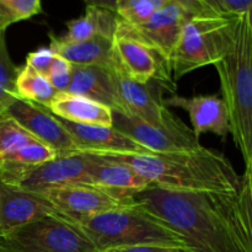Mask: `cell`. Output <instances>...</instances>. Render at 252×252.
I'll use <instances>...</instances> for the list:
<instances>
[{
	"label": "cell",
	"mask_w": 252,
	"mask_h": 252,
	"mask_svg": "<svg viewBox=\"0 0 252 252\" xmlns=\"http://www.w3.org/2000/svg\"><path fill=\"white\" fill-rule=\"evenodd\" d=\"M54 116V115H53ZM58 120L62 127L69 133L76 145V152L85 153H120V154H154L140 144L123 134L115 127L78 125L62 118Z\"/></svg>",
	"instance_id": "9a60e30c"
},
{
	"label": "cell",
	"mask_w": 252,
	"mask_h": 252,
	"mask_svg": "<svg viewBox=\"0 0 252 252\" xmlns=\"http://www.w3.org/2000/svg\"><path fill=\"white\" fill-rule=\"evenodd\" d=\"M134 201L177 231L189 252H252V170H245L238 192L150 186Z\"/></svg>",
	"instance_id": "6da1fadb"
},
{
	"label": "cell",
	"mask_w": 252,
	"mask_h": 252,
	"mask_svg": "<svg viewBox=\"0 0 252 252\" xmlns=\"http://www.w3.org/2000/svg\"><path fill=\"white\" fill-rule=\"evenodd\" d=\"M170 0H117L116 15L123 22L138 26L147 22Z\"/></svg>",
	"instance_id": "d4e9b609"
},
{
	"label": "cell",
	"mask_w": 252,
	"mask_h": 252,
	"mask_svg": "<svg viewBox=\"0 0 252 252\" xmlns=\"http://www.w3.org/2000/svg\"><path fill=\"white\" fill-rule=\"evenodd\" d=\"M238 16L206 14L187 21L169 59L172 80L221 61L233 41Z\"/></svg>",
	"instance_id": "5b68a950"
},
{
	"label": "cell",
	"mask_w": 252,
	"mask_h": 252,
	"mask_svg": "<svg viewBox=\"0 0 252 252\" xmlns=\"http://www.w3.org/2000/svg\"><path fill=\"white\" fill-rule=\"evenodd\" d=\"M86 5H94V6L103 7L110 11L116 12V1L117 0H84Z\"/></svg>",
	"instance_id": "1f68e13d"
},
{
	"label": "cell",
	"mask_w": 252,
	"mask_h": 252,
	"mask_svg": "<svg viewBox=\"0 0 252 252\" xmlns=\"http://www.w3.org/2000/svg\"><path fill=\"white\" fill-rule=\"evenodd\" d=\"M41 12V0H0V31Z\"/></svg>",
	"instance_id": "484cf974"
},
{
	"label": "cell",
	"mask_w": 252,
	"mask_h": 252,
	"mask_svg": "<svg viewBox=\"0 0 252 252\" xmlns=\"http://www.w3.org/2000/svg\"><path fill=\"white\" fill-rule=\"evenodd\" d=\"M212 12L201 0H170L147 22L132 26L118 19L116 34L134 38L159 52L169 63L175 44L187 21Z\"/></svg>",
	"instance_id": "52a82bcc"
},
{
	"label": "cell",
	"mask_w": 252,
	"mask_h": 252,
	"mask_svg": "<svg viewBox=\"0 0 252 252\" xmlns=\"http://www.w3.org/2000/svg\"><path fill=\"white\" fill-rule=\"evenodd\" d=\"M112 127L155 154L189 152L202 147L199 140L194 137L193 130L186 125L175 129L158 128L134 116L113 112Z\"/></svg>",
	"instance_id": "8fae6325"
},
{
	"label": "cell",
	"mask_w": 252,
	"mask_h": 252,
	"mask_svg": "<svg viewBox=\"0 0 252 252\" xmlns=\"http://www.w3.org/2000/svg\"><path fill=\"white\" fill-rule=\"evenodd\" d=\"M33 139L14 118L6 113L0 115V162Z\"/></svg>",
	"instance_id": "4316f807"
},
{
	"label": "cell",
	"mask_w": 252,
	"mask_h": 252,
	"mask_svg": "<svg viewBox=\"0 0 252 252\" xmlns=\"http://www.w3.org/2000/svg\"><path fill=\"white\" fill-rule=\"evenodd\" d=\"M97 154V153H96ZM101 155L125 162L152 186L192 192H238L241 176L220 152L201 147L198 149L167 154Z\"/></svg>",
	"instance_id": "7a4b0ae2"
},
{
	"label": "cell",
	"mask_w": 252,
	"mask_h": 252,
	"mask_svg": "<svg viewBox=\"0 0 252 252\" xmlns=\"http://www.w3.org/2000/svg\"><path fill=\"white\" fill-rule=\"evenodd\" d=\"M71 66L69 62L59 56H56L52 61L46 76L57 93H66L68 90L71 80Z\"/></svg>",
	"instance_id": "83f0119b"
},
{
	"label": "cell",
	"mask_w": 252,
	"mask_h": 252,
	"mask_svg": "<svg viewBox=\"0 0 252 252\" xmlns=\"http://www.w3.org/2000/svg\"><path fill=\"white\" fill-rule=\"evenodd\" d=\"M118 16L116 12L103 7L86 5L85 14L78 19L66 21L68 31L64 36L58 37L62 42H80L94 37H105L113 39L117 30Z\"/></svg>",
	"instance_id": "44dd1931"
},
{
	"label": "cell",
	"mask_w": 252,
	"mask_h": 252,
	"mask_svg": "<svg viewBox=\"0 0 252 252\" xmlns=\"http://www.w3.org/2000/svg\"><path fill=\"white\" fill-rule=\"evenodd\" d=\"M66 93L96 101L111 108L113 112L128 115L127 108L121 101L116 86L113 68L108 69L97 65H73L71 80Z\"/></svg>",
	"instance_id": "e0dca14e"
},
{
	"label": "cell",
	"mask_w": 252,
	"mask_h": 252,
	"mask_svg": "<svg viewBox=\"0 0 252 252\" xmlns=\"http://www.w3.org/2000/svg\"><path fill=\"white\" fill-rule=\"evenodd\" d=\"M0 252H98L80 226L49 214L0 233Z\"/></svg>",
	"instance_id": "8992f818"
},
{
	"label": "cell",
	"mask_w": 252,
	"mask_h": 252,
	"mask_svg": "<svg viewBox=\"0 0 252 252\" xmlns=\"http://www.w3.org/2000/svg\"><path fill=\"white\" fill-rule=\"evenodd\" d=\"M112 56L113 65L130 80L140 84L157 80L175 88L169 63L152 47L130 37L115 34Z\"/></svg>",
	"instance_id": "30bf717a"
},
{
	"label": "cell",
	"mask_w": 252,
	"mask_h": 252,
	"mask_svg": "<svg viewBox=\"0 0 252 252\" xmlns=\"http://www.w3.org/2000/svg\"><path fill=\"white\" fill-rule=\"evenodd\" d=\"M5 113L14 118L31 137L58 154L76 152V145L69 133L44 106L16 98Z\"/></svg>",
	"instance_id": "4fadbf2b"
},
{
	"label": "cell",
	"mask_w": 252,
	"mask_h": 252,
	"mask_svg": "<svg viewBox=\"0 0 252 252\" xmlns=\"http://www.w3.org/2000/svg\"><path fill=\"white\" fill-rule=\"evenodd\" d=\"M54 57H56V54L49 47H42V48L27 54L26 65L31 66L33 70L42 74V75H47Z\"/></svg>",
	"instance_id": "f546056e"
},
{
	"label": "cell",
	"mask_w": 252,
	"mask_h": 252,
	"mask_svg": "<svg viewBox=\"0 0 252 252\" xmlns=\"http://www.w3.org/2000/svg\"><path fill=\"white\" fill-rule=\"evenodd\" d=\"M229 113L230 134L252 170V22L251 11L239 15L225 56L214 64Z\"/></svg>",
	"instance_id": "3957f363"
},
{
	"label": "cell",
	"mask_w": 252,
	"mask_h": 252,
	"mask_svg": "<svg viewBox=\"0 0 252 252\" xmlns=\"http://www.w3.org/2000/svg\"><path fill=\"white\" fill-rule=\"evenodd\" d=\"M96 155L97 161L91 170L90 186L100 189L123 203H134L135 194L152 186L148 180L125 162Z\"/></svg>",
	"instance_id": "2e32d148"
},
{
	"label": "cell",
	"mask_w": 252,
	"mask_h": 252,
	"mask_svg": "<svg viewBox=\"0 0 252 252\" xmlns=\"http://www.w3.org/2000/svg\"><path fill=\"white\" fill-rule=\"evenodd\" d=\"M52 208L71 220L90 218L105 212L122 208L132 203H123L100 189L90 185H73L39 192Z\"/></svg>",
	"instance_id": "7c38bea8"
},
{
	"label": "cell",
	"mask_w": 252,
	"mask_h": 252,
	"mask_svg": "<svg viewBox=\"0 0 252 252\" xmlns=\"http://www.w3.org/2000/svg\"><path fill=\"white\" fill-rule=\"evenodd\" d=\"M49 48L56 56L62 57L73 65H97L113 68L112 39L94 37L80 42H62L58 37L49 34Z\"/></svg>",
	"instance_id": "ffe728a7"
},
{
	"label": "cell",
	"mask_w": 252,
	"mask_h": 252,
	"mask_svg": "<svg viewBox=\"0 0 252 252\" xmlns=\"http://www.w3.org/2000/svg\"><path fill=\"white\" fill-rule=\"evenodd\" d=\"M217 15H243L251 11L252 0H201Z\"/></svg>",
	"instance_id": "f1b7e54d"
},
{
	"label": "cell",
	"mask_w": 252,
	"mask_h": 252,
	"mask_svg": "<svg viewBox=\"0 0 252 252\" xmlns=\"http://www.w3.org/2000/svg\"><path fill=\"white\" fill-rule=\"evenodd\" d=\"M47 108L52 115L78 125L112 127L113 111L96 101L69 93H57Z\"/></svg>",
	"instance_id": "d6986e66"
},
{
	"label": "cell",
	"mask_w": 252,
	"mask_h": 252,
	"mask_svg": "<svg viewBox=\"0 0 252 252\" xmlns=\"http://www.w3.org/2000/svg\"><path fill=\"white\" fill-rule=\"evenodd\" d=\"M49 214H58L38 193L0 180V233Z\"/></svg>",
	"instance_id": "ac0fdd59"
},
{
	"label": "cell",
	"mask_w": 252,
	"mask_h": 252,
	"mask_svg": "<svg viewBox=\"0 0 252 252\" xmlns=\"http://www.w3.org/2000/svg\"><path fill=\"white\" fill-rule=\"evenodd\" d=\"M58 153L33 139L20 147L16 152L0 162V180L15 185L22 175L33 167L54 159Z\"/></svg>",
	"instance_id": "7402d4cb"
},
{
	"label": "cell",
	"mask_w": 252,
	"mask_h": 252,
	"mask_svg": "<svg viewBox=\"0 0 252 252\" xmlns=\"http://www.w3.org/2000/svg\"><path fill=\"white\" fill-rule=\"evenodd\" d=\"M71 221L80 226L98 252L142 245L187 249L184 238L177 231L137 202Z\"/></svg>",
	"instance_id": "277c9868"
},
{
	"label": "cell",
	"mask_w": 252,
	"mask_h": 252,
	"mask_svg": "<svg viewBox=\"0 0 252 252\" xmlns=\"http://www.w3.org/2000/svg\"><path fill=\"white\" fill-rule=\"evenodd\" d=\"M103 252H189L186 248H174V246H160V245H142L130 246V248L111 249Z\"/></svg>",
	"instance_id": "4dcf8cb0"
},
{
	"label": "cell",
	"mask_w": 252,
	"mask_h": 252,
	"mask_svg": "<svg viewBox=\"0 0 252 252\" xmlns=\"http://www.w3.org/2000/svg\"><path fill=\"white\" fill-rule=\"evenodd\" d=\"M19 69L10 58L5 32L0 31V115L6 112L9 106L17 98L15 81Z\"/></svg>",
	"instance_id": "cb8c5ba5"
},
{
	"label": "cell",
	"mask_w": 252,
	"mask_h": 252,
	"mask_svg": "<svg viewBox=\"0 0 252 252\" xmlns=\"http://www.w3.org/2000/svg\"><path fill=\"white\" fill-rule=\"evenodd\" d=\"M116 86L128 115L139 118L143 122L158 128L184 127L185 123L165 106L162 85L160 81L150 80L145 84L128 79L113 65Z\"/></svg>",
	"instance_id": "9c48e42d"
},
{
	"label": "cell",
	"mask_w": 252,
	"mask_h": 252,
	"mask_svg": "<svg viewBox=\"0 0 252 252\" xmlns=\"http://www.w3.org/2000/svg\"><path fill=\"white\" fill-rule=\"evenodd\" d=\"M15 89H16L17 98L31 101L44 107L48 106L49 101L57 94L46 75L37 73L26 64L19 69V74L15 81Z\"/></svg>",
	"instance_id": "603a6c76"
},
{
	"label": "cell",
	"mask_w": 252,
	"mask_h": 252,
	"mask_svg": "<svg viewBox=\"0 0 252 252\" xmlns=\"http://www.w3.org/2000/svg\"><path fill=\"white\" fill-rule=\"evenodd\" d=\"M166 107H179L189 116L192 130L197 139L201 134L213 133L226 139L230 133V122L225 102L218 95H198L191 97L172 95L164 98Z\"/></svg>",
	"instance_id": "5bb4252c"
},
{
	"label": "cell",
	"mask_w": 252,
	"mask_h": 252,
	"mask_svg": "<svg viewBox=\"0 0 252 252\" xmlns=\"http://www.w3.org/2000/svg\"><path fill=\"white\" fill-rule=\"evenodd\" d=\"M97 161L94 153L71 152L58 154L22 175L14 186L39 193L44 189L73 185H91V170Z\"/></svg>",
	"instance_id": "ba28073f"
}]
</instances>
